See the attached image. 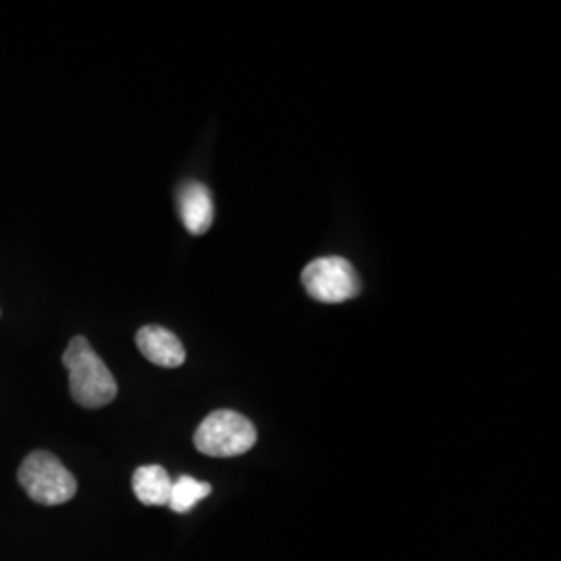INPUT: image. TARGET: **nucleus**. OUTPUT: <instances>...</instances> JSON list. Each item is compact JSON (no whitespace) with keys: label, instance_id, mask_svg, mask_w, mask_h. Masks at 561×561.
I'll return each mask as SVG.
<instances>
[{"label":"nucleus","instance_id":"nucleus-1","mask_svg":"<svg viewBox=\"0 0 561 561\" xmlns=\"http://www.w3.org/2000/svg\"><path fill=\"white\" fill-rule=\"evenodd\" d=\"M71 398L83 408H102L117 398V381L85 337H73L62 354Z\"/></svg>","mask_w":561,"mask_h":561},{"label":"nucleus","instance_id":"nucleus-2","mask_svg":"<svg viewBox=\"0 0 561 561\" xmlns=\"http://www.w3.org/2000/svg\"><path fill=\"white\" fill-rule=\"evenodd\" d=\"M256 428L240 412L217 410L202 421L194 445L208 458H236L256 445Z\"/></svg>","mask_w":561,"mask_h":561},{"label":"nucleus","instance_id":"nucleus-3","mask_svg":"<svg viewBox=\"0 0 561 561\" xmlns=\"http://www.w3.org/2000/svg\"><path fill=\"white\" fill-rule=\"evenodd\" d=\"M20 484L27 497L41 505H60L71 502L78 493L73 474L48 451H34L21 463Z\"/></svg>","mask_w":561,"mask_h":561},{"label":"nucleus","instance_id":"nucleus-4","mask_svg":"<svg viewBox=\"0 0 561 561\" xmlns=\"http://www.w3.org/2000/svg\"><path fill=\"white\" fill-rule=\"evenodd\" d=\"M301 283L310 298L322 304L354 300L360 294V279L354 266L341 256H324L301 271Z\"/></svg>","mask_w":561,"mask_h":561},{"label":"nucleus","instance_id":"nucleus-5","mask_svg":"<svg viewBox=\"0 0 561 561\" xmlns=\"http://www.w3.org/2000/svg\"><path fill=\"white\" fill-rule=\"evenodd\" d=\"M178 208L183 227L192 236H204L210 229L215 219V204L206 185L198 181H185L178 192Z\"/></svg>","mask_w":561,"mask_h":561},{"label":"nucleus","instance_id":"nucleus-6","mask_svg":"<svg viewBox=\"0 0 561 561\" xmlns=\"http://www.w3.org/2000/svg\"><path fill=\"white\" fill-rule=\"evenodd\" d=\"M136 343L146 360L162 368H178L185 362V350L180 337L159 324L141 327L136 335Z\"/></svg>","mask_w":561,"mask_h":561},{"label":"nucleus","instance_id":"nucleus-7","mask_svg":"<svg viewBox=\"0 0 561 561\" xmlns=\"http://www.w3.org/2000/svg\"><path fill=\"white\" fill-rule=\"evenodd\" d=\"M131 486L136 497L144 505H169L173 481L162 466L150 463V466H141L134 472Z\"/></svg>","mask_w":561,"mask_h":561},{"label":"nucleus","instance_id":"nucleus-8","mask_svg":"<svg viewBox=\"0 0 561 561\" xmlns=\"http://www.w3.org/2000/svg\"><path fill=\"white\" fill-rule=\"evenodd\" d=\"M213 486L208 482L196 481L192 477H180L171 486V497H169V507L178 514H187L198 505L202 500L210 495Z\"/></svg>","mask_w":561,"mask_h":561}]
</instances>
